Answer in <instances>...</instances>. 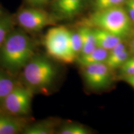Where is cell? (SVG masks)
<instances>
[{
  "label": "cell",
  "instance_id": "15",
  "mask_svg": "<svg viewBox=\"0 0 134 134\" xmlns=\"http://www.w3.org/2000/svg\"><path fill=\"white\" fill-rule=\"evenodd\" d=\"M17 85L13 79L0 72V100L4 99Z\"/></svg>",
  "mask_w": 134,
  "mask_h": 134
},
{
  "label": "cell",
  "instance_id": "8",
  "mask_svg": "<svg viewBox=\"0 0 134 134\" xmlns=\"http://www.w3.org/2000/svg\"><path fill=\"white\" fill-rule=\"evenodd\" d=\"M86 0H55L53 8L58 16L71 18L78 14Z\"/></svg>",
  "mask_w": 134,
  "mask_h": 134
},
{
  "label": "cell",
  "instance_id": "21",
  "mask_svg": "<svg viewBox=\"0 0 134 134\" xmlns=\"http://www.w3.org/2000/svg\"><path fill=\"white\" fill-rule=\"evenodd\" d=\"M126 8L130 19L134 22V0H127Z\"/></svg>",
  "mask_w": 134,
  "mask_h": 134
},
{
  "label": "cell",
  "instance_id": "5",
  "mask_svg": "<svg viewBox=\"0 0 134 134\" xmlns=\"http://www.w3.org/2000/svg\"><path fill=\"white\" fill-rule=\"evenodd\" d=\"M33 89L17 85L3 99L4 108L10 114L22 116L27 114L31 109Z\"/></svg>",
  "mask_w": 134,
  "mask_h": 134
},
{
  "label": "cell",
  "instance_id": "24",
  "mask_svg": "<svg viewBox=\"0 0 134 134\" xmlns=\"http://www.w3.org/2000/svg\"><path fill=\"white\" fill-rule=\"evenodd\" d=\"M132 51H133V52L134 53V41L132 42Z\"/></svg>",
  "mask_w": 134,
  "mask_h": 134
},
{
  "label": "cell",
  "instance_id": "17",
  "mask_svg": "<svg viewBox=\"0 0 134 134\" xmlns=\"http://www.w3.org/2000/svg\"><path fill=\"white\" fill-rule=\"evenodd\" d=\"M70 43L72 51L78 58L81 54L83 47V41L79 30L76 31H70Z\"/></svg>",
  "mask_w": 134,
  "mask_h": 134
},
{
  "label": "cell",
  "instance_id": "11",
  "mask_svg": "<svg viewBox=\"0 0 134 134\" xmlns=\"http://www.w3.org/2000/svg\"><path fill=\"white\" fill-rule=\"evenodd\" d=\"M97 47L110 50L122 42V38L105 30L96 28L93 29Z\"/></svg>",
  "mask_w": 134,
  "mask_h": 134
},
{
  "label": "cell",
  "instance_id": "9",
  "mask_svg": "<svg viewBox=\"0 0 134 134\" xmlns=\"http://www.w3.org/2000/svg\"><path fill=\"white\" fill-rule=\"evenodd\" d=\"M129 53L125 47L124 43L120 42L113 49L109 51V55L105 63L110 70L120 68L125 62L129 58Z\"/></svg>",
  "mask_w": 134,
  "mask_h": 134
},
{
  "label": "cell",
  "instance_id": "16",
  "mask_svg": "<svg viewBox=\"0 0 134 134\" xmlns=\"http://www.w3.org/2000/svg\"><path fill=\"white\" fill-rule=\"evenodd\" d=\"M12 22L9 17L0 14V48L11 31Z\"/></svg>",
  "mask_w": 134,
  "mask_h": 134
},
{
  "label": "cell",
  "instance_id": "20",
  "mask_svg": "<svg viewBox=\"0 0 134 134\" xmlns=\"http://www.w3.org/2000/svg\"><path fill=\"white\" fill-rule=\"evenodd\" d=\"M120 72L124 75H134V58H129L120 67Z\"/></svg>",
  "mask_w": 134,
  "mask_h": 134
},
{
  "label": "cell",
  "instance_id": "2",
  "mask_svg": "<svg viewBox=\"0 0 134 134\" xmlns=\"http://www.w3.org/2000/svg\"><path fill=\"white\" fill-rule=\"evenodd\" d=\"M88 23L121 38L128 36L131 29V19L121 6L96 11L90 16Z\"/></svg>",
  "mask_w": 134,
  "mask_h": 134
},
{
  "label": "cell",
  "instance_id": "19",
  "mask_svg": "<svg viewBox=\"0 0 134 134\" xmlns=\"http://www.w3.org/2000/svg\"><path fill=\"white\" fill-rule=\"evenodd\" d=\"M127 0H95L94 8L96 11L107 9V8L121 6Z\"/></svg>",
  "mask_w": 134,
  "mask_h": 134
},
{
  "label": "cell",
  "instance_id": "6",
  "mask_svg": "<svg viewBox=\"0 0 134 134\" xmlns=\"http://www.w3.org/2000/svg\"><path fill=\"white\" fill-rule=\"evenodd\" d=\"M19 24L29 31H41L53 23L52 17L44 10L36 8L22 9L17 16Z\"/></svg>",
  "mask_w": 134,
  "mask_h": 134
},
{
  "label": "cell",
  "instance_id": "7",
  "mask_svg": "<svg viewBox=\"0 0 134 134\" xmlns=\"http://www.w3.org/2000/svg\"><path fill=\"white\" fill-rule=\"evenodd\" d=\"M84 67V78L87 85L94 90L106 88L110 82V69L105 63H99Z\"/></svg>",
  "mask_w": 134,
  "mask_h": 134
},
{
  "label": "cell",
  "instance_id": "14",
  "mask_svg": "<svg viewBox=\"0 0 134 134\" xmlns=\"http://www.w3.org/2000/svg\"><path fill=\"white\" fill-rule=\"evenodd\" d=\"M56 126L53 121H43L34 124L25 128L23 133L25 134H51L55 131Z\"/></svg>",
  "mask_w": 134,
  "mask_h": 134
},
{
  "label": "cell",
  "instance_id": "3",
  "mask_svg": "<svg viewBox=\"0 0 134 134\" xmlns=\"http://www.w3.org/2000/svg\"><path fill=\"white\" fill-rule=\"evenodd\" d=\"M44 46L48 54L61 62L69 64L77 59L71 47L70 31L64 26L50 28L45 36Z\"/></svg>",
  "mask_w": 134,
  "mask_h": 134
},
{
  "label": "cell",
  "instance_id": "18",
  "mask_svg": "<svg viewBox=\"0 0 134 134\" xmlns=\"http://www.w3.org/2000/svg\"><path fill=\"white\" fill-rule=\"evenodd\" d=\"M59 134H87L88 130L78 124H68L60 129Z\"/></svg>",
  "mask_w": 134,
  "mask_h": 134
},
{
  "label": "cell",
  "instance_id": "4",
  "mask_svg": "<svg viewBox=\"0 0 134 134\" xmlns=\"http://www.w3.org/2000/svg\"><path fill=\"white\" fill-rule=\"evenodd\" d=\"M56 75L54 65L42 56L34 57L23 70L24 79L32 89H47L52 84Z\"/></svg>",
  "mask_w": 134,
  "mask_h": 134
},
{
  "label": "cell",
  "instance_id": "23",
  "mask_svg": "<svg viewBox=\"0 0 134 134\" xmlns=\"http://www.w3.org/2000/svg\"><path fill=\"white\" fill-rule=\"evenodd\" d=\"M124 78L125 81L127 82L134 88V75H124Z\"/></svg>",
  "mask_w": 134,
  "mask_h": 134
},
{
  "label": "cell",
  "instance_id": "13",
  "mask_svg": "<svg viewBox=\"0 0 134 134\" xmlns=\"http://www.w3.org/2000/svg\"><path fill=\"white\" fill-rule=\"evenodd\" d=\"M78 30L81 34L82 41H83V47L80 55L88 54L97 47L93 29H90L89 27L84 26L81 27Z\"/></svg>",
  "mask_w": 134,
  "mask_h": 134
},
{
  "label": "cell",
  "instance_id": "12",
  "mask_svg": "<svg viewBox=\"0 0 134 134\" xmlns=\"http://www.w3.org/2000/svg\"><path fill=\"white\" fill-rule=\"evenodd\" d=\"M108 55L109 50L97 47L91 52L86 55H80L76 60L78 63L83 67L96 63H105Z\"/></svg>",
  "mask_w": 134,
  "mask_h": 134
},
{
  "label": "cell",
  "instance_id": "22",
  "mask_svg": "<svg viewBox=\"0 0 134 134\" xmlns=\"http://www.w3.org/2000/svg\"><path fill=\"white\" fill-rule=\"evenodd\" d=\"M27 1L34 6H39L46 4L49 0H27Z\"/></svg>",
  "mask_w": 134,
  "mask_h": 134
},
{
  "label": "cell",
  "instance_id": "1",
  "mask_svg": "<svg viewBox=\"0 0 134 134\" xmlns=\"http://www.w3.org/2000/svg\"><path fill=\"white\" fill-rule=\"evenodd\" d=\"M34 57L33 42L21 31H11L0 48V63L12 73L24 68Z\"/></svg>",
  "mask_w": 134,
  "mask_h": 134
},
{
  "label": "cell",
  "instance_id": "10",
  "mask_svg": "<svg viewBox=\"0 0 134 134\" xmlns=\"http://www.w3.org/2000/svg\"><path fill=\"white\" fill-rule=\"evenodd\" d=\"M26 120L22 117L0 115V134H15L23 132Z\"/></svg>",
  "mask_w": 134,
  "mask_h": 134
}]
</instances>
